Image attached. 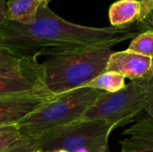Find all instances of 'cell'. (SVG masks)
<instances>
[{
	"label": "cell",
	"instance_id": "ffe728a7",
	"mask_svg": "<svg viewBox=\"0 0 153 152\" xmlns=\"http://www.w3.org/2000/svg\"><path fill=\"white\" fill-rule=\"evenodd\" d=\"M8 21L7 18V6L5 0H0V29Z\"/></svg>",
	"mask_w": 153,
	"mask_h": 152
},
{
	"label": "cell",
	"instance_id": "9c48e42d",
	"mask_svg": "<svg viewBox=\"0 0 153 152\" xmlns=\"http://www.w3.org/2000/svg\"><path fill=\"white\" fill-rule=\"evenodd\" d=\"M37 59H22L0 46V78L19 79L38 73Z\"/></svg>",
	"mask_w": 153,
	"mask_h": 152
},
{
	"label": "cell",
	"instance_id": "7a4b0ae2",
	"mask_svg": "<svg viewBox=\"0 0 153 152\" xmlns=\"http://www.w3.org/2000/svg\"><path fill=\"white\" fill-rule=\"evenodd\" d=\"M110 47H90L50 56L38 64V73L44 88L60 95L85 87L106 72L112 54Z\"/></svg>",
	"mask_w": 153,
	"mask_h": 152
},
{
	"label": "cell",
	"instance_id": "4fadbf2b",
	"mask_svg": "<svg viewBox=\"0 0 153 152\" xmlns=\"http://www.w3.org/2000/svg\"><path fill=\"white\" fill-rule=\"evenodd\" d=\"M125 77L114 72H104L85 87L95 89L100 91L114 93L121 90L126 86Z\"/></svg>",
	"mask_w": 153,
	"mask_h": 152
},
{
	"label": "cell",
	"instance_id": "6da1fadb",
	"mask_svg": "<svg viewBox=\"0 0 153 152\" xmlns=\"http://www.w3.org/2000/svg\"><path fill=\"white\" fill-rule=\"evenodd\" d=\"M138 25L103 28L70 22L57 15L48 4H41L31 24L7 21L0 29V46L22 59L54 56L66 51L90 47H112L133 39L139 33Z\"/></svg>",
	"mask_w": 153,
	"mask_h": 152
},
{
	"label": "cell",
	"instance_id": "2e32d148",
	"mask_svg": "<svg viewBox=\"0 0 153 152\" xmlns=\"http://www.w3.org/2000/svg\"><path fill=\"white\" fill-rule=\"evenodd\" d=\"M36 150L34 137H22L4 152H33Z\"/></svg>",
	"mask_w": 153,
	"mask_h": 152
},
{
	"label": "cell",
	"instance_id": "7c38bea8",
	"mask_svg": "<svg viewBox=\"0 0 153 152\" xmlns=\"http://www.w3.org/2000/svg\"><path fill=\"white\" fill-rule=\"evenodd\" d=\"M44 88L39 73L19 79L0 78V96L29 92Z\"/></svg>",
	"mask_w": 153,
	"mask_h": 152
},
{
	"label": "cell",
	"instance_id": "5bb4252c",
	"mask_svg": "<svg viewBox=\"0 0 153 152\" xmlns=\"http://www.w3.org/2000/svg\"><path fill=\"white\" fill-rule=\"evenodd\" d=\"M128 51L153 58V31L144 30L134 37L127 47Z\"/></svg>",
	"mask_w": 153,
	"mask_h": 152
},
{
	"label": "cell",
	"instance_id": "3957f363",
	"mask_svg": "<svg viewBox=\"0 0 153 152\" xmlns=\"http://www.w3.org/2000/svg\"><path fill=\"white\" fill-rule=\"evenodd\" d=\"M101 92L83 87L56 95L17 124L22 137H36L79 120Z\"/></svg>",
	"mask_w": 153,
	"mask_h": 152
},
{
	"label": "cell",
	"instance_id": "ac0fdd59",
	"mask_svg": "<svg viewBox=\"0 0 153 152\" xmlns=\"http://www.w3.org/2000/svg\"><path fill=\"white\" fill-rule=\"evenodd\" d=\"M141 2V13L137 22L143 21L147 15L153 12V0H140Z\"/></svg>",
	"mask_w": 153,
	"mask_h": 152
},
{
	"label": "cell",
	"instance_id": "d6986e66",
	"mask_svg": "<svg viewBox=\"0 0 153 152\" xmlns=\"http://www.w3.org/2000/svg\"><path fill=\"white\" fill-rule=\"evenodd\" d=\"M142 30L153 31V12L147 15L143 21L137 22Z\"/></svg>",
	"mask_w": 153,
	"mask_h": 152
},
{
	"label": "cell",
	"instance_id": "52a82bcc",
	"mask_svg": "<svg viewBox=\"0 0 153 152\" xmlns=\"http://www.w3.org/2000/svg\"><path fill=\"white\" fill-rule=\"evenodd\" d=\"M152 58L126 50L112 52L109 56L107 72H114L131 81L143 79L151 67Z\"/></svg>",
	"mask_w": 153,
	"mask_h": 152
},
{
	"label": "cell",
	"instance_id": "ba28073f",
	"mask_svg": "<svg viewBox=\"0 0 153 152\" xmlns=\"http://www.w3.org/2000/svg\"><path fill=\"white\" fill-rule=\"evenodd\" d=\"M123 135L126 137L119 141L120 152H153V116L140 118Z\"/></svg>",
	"mask_w": 153,
	"mask_h": 152
},
{
	"label": "cell",
	"instance_id": "44dd1931",
	"mask_svg": "<svg viewBox=\"0 0 153 152\" xmlns=\"http://www.w3.org/2000/svg\"><path fill=\"white\" fill-rule=\"evenodd\" d=\"M152 78H153V58L152 60V64H151L150 70H149L147 75H146L143 79H145V80H150V79H152Z\"/></svg>",
	"mask_w": 153,
	"mask_h": 152
},
{
	"label": "cell",
	"instance_id": "8fae6325",
	"mask_svg": "<svg viewBox=\"0 0 153 152\" xmlns=\"http://www.w3.org/2000/svg\"><path fill=\"white\" fill-rule=\"evenodd\" d=\"M42 0H7L8 21L22 24H31L35 22Z\"/></svg>",
	"mask_w": 153,
	"mask_h": 152
},
{
	"label": "cell",
	"instance_id": "e0dca14e",
	"mask_svg": "<svg viewBox=\"0 0 153 152\" xmlns=\"http://www.w3.org/2000/svg\"><path fill=\"white\" fill-rule=\"evenodd\" d=\"M146 83H147V94H146V104L144 109L146 110L149 116H153V78L150 80H146Z\"/></svg>",
	"mask_w": 153,
	"mask_h": 152
},
{
	"label": "cell",
	"instance_id": "8992f818",
	"mask_svg": "<svg viewBox=\"0 0 153 152\" xmlns=\"http://www.w3.org/2000/svg\"><path fill=\"white\" fill-rule=\"evenodd\" d=\"M56 96L45 88L0 96V126L17 125Z\"/></svg>",
	"mask_w": 153,
	"mask_h": 152
},
{
	"label": "cell",
	"instance_id": "30bf717a",
	"mask_svg": "<svg viewBox=\"0 0 153 152\" xmlns=\"http://www.w3.org/2000/svg\"><path fill=\"white\" fill-rule=\"evenodd\" d=\"M140 13L139 0H118L109 7L108 19L113 27H127L138 21Z\"/></svg>",
	"mask_w": 153,
	"mask_h": 152
},
{
	"label": "cell",
	"instance_id": "277c9868",
	"mask_svg": "<svg viewBox=\"0 0 153 152\" xmlns=\"http://www.w3.org/2000/svg\"><path fill=\"white\" fill-rule=\"evenodd\" d=\"M116 127L104 121H75L56 127L35 138L36 150L44 152L65 151L79 152L90 150L99 152Z\"/></svg>",
	"mask_w": 153,
	"mask_h": 152
},
{
	"label": "cell",
	"instance_id": "7402d4cb",
	"mask_svg": "<svg viewBox=\"0 0 153 152\" xmlns=\"http://www.w3.org/2000/svg\"><path fill=\"white\" fill-rule=\"evenodd\" d=\"M99 152H109V147H108V144H106L100 151Z\"/></svg>",
	"mask_w": 153,
	"mask_h": 152
},
{
	"label": "cell",
	"instance_id": "d4e9b609",
	"mask_svg": "<svg viewBox=\"0 0 153 152\" xmlns=\"http://www.w3.org/2000/svg\"><path fill=\"white\" fill-rule=\"evenodd\" d=\"M33 152H44V151H39V150H35Z\"/></svg>",
	"mask_w": 153,
	"mask_h": 152
},
{
	"label": "cell",
	"instance_id": "603a6c76",
	"mask_svg": "<svg viewBox=\"0 0 153 152\" xmlns=\"http://www.w3.org/2000/svg\"><path fill=\"white\" fill-rule=\"evenodd\" d=\"M42 1H43V4H48V3H49L51 0H42Z\"/></svg>",
	"mask_w": 153,
	"mask_h": 152
},
{
	"label": "cell",
	"instance_id": "cb8c5ba5",
	"mask_svg": "<svg viewBox=\"0 0 153 152\" xmlns=\"http://www.w3.org/2000/svg\"><path fill=\"white\" fill-rule=\"evenodd\" d=\"M53 152H68V151H62V150H59V151H55Z\"/></svg>",
	"mask_w": 153,
	"mask_h": 152
},
{
	"label": "cell",
	"instance_id": "9a60e30c",
	"mask_svg": "<svg viewBox=\"0 0 153 152\" xmlns=\"http://www.w3.org/2000/svg\"><path fill=\"white\" fill-rule=\"evenodd\" d=\"M22 137L17 125H5L0 126V152H4Z\"/></svg>",
	"mask_w": 153,
	"mask_h": 152
},
{
	"label": "cell",
	"instance_id": "5b68a950",
	"mask_svg": "<svg viewBox=\"0 0 153 152\" xmlns=\"http://www.w3.org/2000/svg\"><path fill=\"white\" fill-rule=\"evenodd\" d=\"M146 80L131 81L121 90L102 91L92 106L77 121H104L115 127L131 122L145 108Z\"/></svg>",
	"mask_w": 153,
	"mask_h": 152
}]
</instances>
